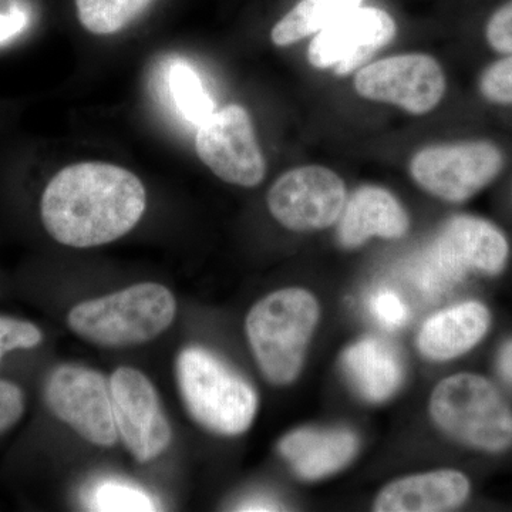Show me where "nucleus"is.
Returning <instances> with one entry per match:
<instances>
[{"instance_id":"nucleus-22","label":"nucleus","mask_w":512,"mask_h":512,"mask_svg":"<svg viewBox=\"0 0 512 512\" xmlns=\"http://www.w3.org/2000/svg\"><path fill=\"white\" fill-rule=\"evenodd\" d=\"M84 498L87 507L92 511L146 512L160 508L157 501L143 488L116 478L97 481Z\"/></svg>"},{"instance_id":"nucleus-4","label":"nucleus","mask_w":512,"mask_h":512,"mask_svg":"<svg viewBox=\"0 0 512 512\" xmlns=\"http://www.w3.org/2000/svg\"><path fill=\"white\" fill-rule=\"evenodd\" d=\"M177 302L170 289L143 282L74 306L67 316L79 338L103 348H128L156 339L170 328Z\"/></svg>"},{"instance_id":"nucleus-13","label":"nucleus","mask_w":512,"mask_h":512,"mask_svg":"<svg viewBox=\"0 0 512 512\" xmlns=\"http://www.w3.org/2000/svg\"><path fill=\"white\" fill-rule=\"evenodd\" d=\"M433 252L461 278L468 271L495 275L507 262L508 242L490 222L460 215L444 225Z\"/></svg>"},{"instance_id":"nucleus-17","label":"nucleus","mask_w":512,"mask_h":512,"mask_svg":"<svg viewBox=\"0 0 512 512\" xmlns=\"http://www.w3.org/2000/svg\"><path fill=\"white\" fill-rule=\"evenodd\" d=\"M490 322V312L478 302L460 303L436 313L420 330V352L437 362L456 359L484 338Z\"/></svg>"},{"instance_id":"nucleus-25","label":"nucleus","mask_w":512,"mask_h":512,"mask_svg":"<svg viewBox=\"0 0 512 512\" xmlns=\"http://www.w3.org/2000/svg\"><path fill=\"white\" fill-rule=\"evenodd\" d=\"M370 311L377 322L386 329H399L409 318L406 305L397 293L382 289L377 291L370 299Z\"/></svg>"},{"instance_id":"nucleus-19","label":"nucleus","mask_w":512,"mask_h":512,"mask_svg":"<svg viewBox=\"0 0 512 512\" xmlns=\"http://www.w3.org/2000/svg\"><path fill=\"white\" fill-rule=\"evenodd\" d=\"M363 0H299L271 33L276 46H291L328 28L340 16L362 6Z\"/></svg>"},{"instance_id":"nucleus-27","label":"nucleus","mask_w":512,"mask_h":512,"mask_svg":"<svg viewBox=\"0 0 512 512\" xmlns=\"http://www.w3.org/2000/svg\"><path fill=\"white\" fill-rule=\"evenodd\" d=\"M488 43L504 55H512V0L491 16L485 29Z\"/></svg>"},{"instance_id":"nucleus-11","label":"nucleus","mask_w":512,"mask_h":512,"mask_svg":"<svg viewBox=\"0 0 512 512\" xmlns=\"http://www.w3.org/2000/svg\"><path fill=\"white\" fill-rule=\"evenodd\" d=\"M365 99L394 104L412 114L433 110L446 93V76L433 57L412 53L367 64L355 77Z\"/></svg>"},{"instance_id":"nucleus-23","label":"nucleus","mask_w":512,"mask_h":512,"mask_svg":"<svg viewBox=\"0 0 512 512\" xmlns=\"http://www.w3.org/2000/svg\"><path fill=\"white\" fill-rule=\"evenodd\" d=\"M43 342V332L29 320L0 315V363L16 350L35 349Z\"/></svg>"},{"instance_id":"nucleus-30","label":"nucleus","mask_w":512,"mask_h":512,"mask_svg":"<svg viewBox=\"0 0 512 512\" xmlns=\"http://www.w3.org/2000/svg\"><path fill=\"white\" fill-rule=\"evenodd\" d=\"M498 367H500L501 376L507 380L508 383L512 384V342L507 343L500 353V359H498Z\"/></svg>"},{"instance_id":"nucleus-1","label":"nucleus","mask_w":512,"mask_h":512,"mask_svg":"<svg viewBox=\"0 0 512 512\" xmlns=\"http://www.w3.org/2000/svg\"><path fill=\"white\" fill-rule=\"evenodd\" d=\"M146 188L126 168L80 163L59 171L40 201L43 227L59 244L94 248L124 237L146 211Z\"/></svg>"},{"instance_id":"nucleus-5","label":"nucleus","mask_w":512,"mask_h":512,"mask_svg":"<svg viewBox=\"0 0 512 512\" xmlns=\"http://www.w3.org/2000/svg\"><path fill=\"white\" fill-rule=\"evenodd\" d=\"M434 423L448 436L480 450H507L512 444V412L484 377L460 373L447 377L430 400Z\"/></svg>"},{"instance_id":"nucleus-18","label":"nucleus","mask_w":512,"mask_h":512,"mask_svg":"<svg viewBox=\"0 0 512 512\" xmlns=\"http://www.w3.org/2000/svg\"><path fill=\"white\" fill-rule=\"evenodd\" d=\"M342 365L356 392L367 402H384L402 384V360L380 339L366 338L350 346L343 353Z\"/></svg>"},{"instance_id":"nucleus-21","label":"nucleus","mask_w":512,"mask_h":512,"mask_svg":"<svg viewBox=\"0 0 512 512\" xmlns=\"http://www.w3.org/2000/svg\"><path fill=\"white\" fill-rule=\"evenodd\" d=\"M153 0H76L77 16L94 35H113L127 28Z\"/></svg>"},{"instance_id":"nucleus-26","label":"nucleus","mask_w":512,"mask_h":512,"mask_svg":"<svg viewBox=\"0 0 512 512\" xmlns=\"http://www.w3.org/2000/svg\"><path fill=\"white\" fill-rule=\"evenodd\" d=\"M26 410L25 393L18 384L0 379V434L8 433L22 420Z\"/></svg>"},{"instance_id":"nucleus-6","label":"nucleus","mask_w":512,"mask_h":512,"mask_svg":"<svg viewBox=\"0 0 512 512\" xmlns=\"http://www.w3.org/2000/svg\"><path fill=\"white\" fill-rule=\"evenodd\" d=\"M46 406L53 416L99 447H113L119 440L110 382L96 370L60 365L45 383Z\"/></svg>"},{"instance_id":"nucleus-24","label":"nucleus","mask_w":512,"mask_h":512,"mask_svg":"<svg viewBox=\"0 0 512 512\" xmlns=\"http://www.w3.org/2000/svg\"><path fill=\"white\" fill-rule=\"evenodd\" d=\"M481 93L498 104H512V55L491 64L481 76Z\"/></svg>"},{"instance_id":"nucleus-8","label":"nucleus","mask_w":512,"mask_h":512,"mask_svg":"<svg viewBox=\"0 0 512 512\" xmlns=\"http://www.w3.org/2000/svg\"><path fill=\"white\" fill-rule=\"evenodd\" d=\"M195 150L202 163L228 184L252 188L265 178L266 163L248 111L224 107L197 128Z\"/></svg>"},{"instance_id":"nucleus-14","label":"nucleus","mask_w":512,"mask_h":512,"mask_svg":"<svg viewBox=\"0 0 512 512\" xmlns=\"http://www.w3.org/2000/svg\"><path fill=\"white\" fill-rule=\"evenodd\" d=\"M359 441L350 430L299 429L286 434L279 453L293 473L305 481L322 480L348 466Z\"/></svg>"},{"instance_id":"nucleus-29","label":"nucleus","mask_w":512,"mask_h":512,"mask_svg":"<svg viewBox=\"0 0 512 512\" xmlns=\"http://www.w3.org/2000/svg\"><path fill=\"white\" fill-rule=\"evenodd\" d=\"M238 511H279L281 505L266 495H256V497L248 498L242 501L237 507Z\"/></svg>"},{"instance_id":"nucleus-3","label":"nucleus","mask_w":512,"mask_h":512,"mask_svg":"<svg viewBox=\"0 0 512 512\" xmlns=\"http://www.w3.org/2000/svg\"><path fill=\"white\" fill-rule=\"evenodd\" d=\"M318 322V301L301 288L279 289L252 306L245 329L256 365L269 383L295 382Z\"/></svg>"},{"instance_id":"nucleus-12","label":"nucleus","mask_w":512,"mask_h":512,"mask_svg":"<svg viewBox=\"0 0 512 512\" xmlns=\"http://www.w3.org/2000/svg\"><path fill=\"white\" fill-rule=\"evenodd\" d=\"M396 32V22L386 10L359 6L316 33L308 49L309 63L318 69L333 66L338 76H348L389 45Z\"/></svg>"},{"instance_id":"nucleus-10","label":"nucleus","mask_w":512,"mask_h":512,"mask_svg":"<svg viewBox=\"0 0 512 512\" xmlns=\"http://www.w3.org/2000/svg\"><path fill=\"white\" fill-rule=\"evenodd\" d=\"M346 204L342 178L320 165L288 171L268 192V207L279 224L291 231H318L335 224Z\"/></svg>"},{"instance_id":"nucleus-28","label":"nucleus","mask_w":512,"mask_h":512,"mask_svg":"<svg viewBox=\"0 0 512 512\" xmlns=\"http://www.w3.org/2000/svg\"><path fill=\"white\" fill-rule=\"evenodd\" d=\"M25 12L19 9L10 10L8 13L0 15V42L8 40L9 37L15 36L26 25Z\"/></svg>"},{"instance_id":"nucleus-15","label":"nucleus","mask_w":512,"mask_h":512,"mask_svg":"<svg viewBox=\"0 0 512 512\" xmlns=\"http://www.w3.org/2000/svg\"><path fill=\"white\" fill-rule=\"evenodd\" d=\"M409 229V217L400 202L380 187L359 188L346 201L339 222V241L345 248H357L370 238H402Z\"/></svg>"},{"instance_id":"nucleus-9","label":"nucleus","mask_w":512,"mask_h":512,"mask_svg":"<svg viewBox=\"0 0 512 512\" xmlns=\"http://www.w3.org/2000/svg\"><path fill=\"white\" fill-rule=\"evenodd\" d=\"M110 392L119 439L140 463L156 460L170 446L173 431L154 384L140 370L119 367Z\"/></svg>"},{"instance_id":"nucleus-2","label":"nucleus","mask_w":512,"mask_h":512,"mask_svg":"<svg viewBox=\"0 0 512 512\" xmlns=\"http://www.w3.org/2000/svg\"><path fill=\"white\" fill-rule=\"evenodd\" d=\"M175 376L188 414L220 436L245 433L258 412V394L245 377L202 346H187L175 362Z\"/></svg>"},{"instance_id":"nucleus-20","label":"nucleus","mask_w":512,"mask_h":512,"mask_svg":"<svg viewBox=\"0 0 512 512\" xmlns=\"http://www.w3.org/2000/svg\"><path fill=\"white\" fill-rule=\"evenodd\" d=\"M165 84L175 110L188 124L198 128L215 113V103L200 73L185 59L171 62Z\"/></svg>"},{"instance_id":"nucleus-7","label":"nucleus","mask_w":512,"mask_h":512,"mask_svg":"<svg viewBox=\"0 0 512 512\" xmlns=\"http://www.w3.org/2000/svg\"><path fill=\"white\" fill-rule=\"evenodd\" d=\"M501 151L491 143L424 148L413 157L410 173L423 190L441 200L463 202L487 187L503 168Z\"/></svg>"},{"instance_id":"nucleus-16","label":"nucleus","mask_w":512,"mask_h":512,"mask_svg":"<svg viewBox=\"0 0 512 512\" xmlns=\"http://www.w3.org/2000/svg\"><path fill=\"white\" fill-rule=\"evenodd\" d=\"M470 494L460 471L440 470L393 481L376 498L377 512H440L456 510Z\"/></svg>"}]
</instances>
